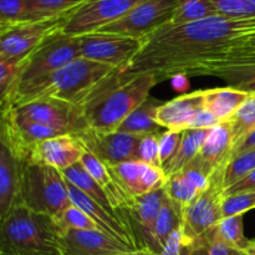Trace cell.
<instances>
[{"label":"cell","instance_id":"obj_12","mask_svg":"<svg viewBox=\"0 0 255 255\" xmlns=\"http://www.w3.org/2000/svg\"><path fill=\"white\" fill-rule=\"evenodd\" d=\"M146 0H87L70 14L62 32L81 36L99 31L102 27L126 16Z\"/></svg>","mask_w":255,"mask_h":255},{"label":"cell","instance_id":"obj_20","mask_svg":"<svg viewBox=\"0 0 255 255\" xmlns=\"http://www.w3.org/2000/svg\"><path fill=\"white\" fill-rule=\"evenodd\" d=\"M109 167L124 188L133 197L163 188L167 182L163 169L143 162L128 161Z\"/></svg>","mask_w":255,"mask_h":255},{"label":"cell","instance_id":"obj_23","mask_svg":"<svg viewBox=\"0 0 255 255\" xmlns=\"http://www.w3.org/2000/svg\"><path fill=\"white\" fill-rule=\"evenodd\" d=\"M21 162L5 143L0 142V221L19 204Z\"/></svg>","mask_w":255,"mask_h":255},{"label":"cell","instance_id":"obj_35","mask_svg":"<svg viewBox=\"0 0 255 255\" xmlns=\"http://www.w3.org/2000/svg\"><path fill=\"white\" fill-rule=\"evenodd\" d=\"M211 1L221 16L255 21V0H211Z\"/></svg>","mask_w":255,"mask_h":255},{"label":"cell","instance_id":"obj_25","mask_svg":"<svg viewBox=\"0 0 255 255\" xmlns=\"http://www.w3.org/2000/svg\"><path fill=\"white\" fill-rule=\"evenodd\" d=\"M248 96L249 92L232 86L204 90V109L219 122H226L236 114Z\"/></svg>","mask_w":255,"mask_h":255},{"label":"cell","instance_id":"obj_22","mask_svg":"<svg viewBox=\"0 0 255 255\" xmlns=\"http://www.w3.org/2000/svg\"><path fill=\"white\" fill-rule=\"evenodd\" d=\"M80 163L84 166V168L89 172L90 176L100 184L106 196L109 197L111 206L117 213L124 214L125 211L131 208L133 206L136 197L131 196L126 189L124 188L119 179L115 177L112 171L107 164L100 161L96 156H94L90 152L85 151L82 154Z\"/></svg>","mask_w":255,"mask_h":255},{"label":"cell","instance_id":"obj_32","mask_svg":"<svg viewBox=\"0 0 255 255\" xmlns=\"http://www.w3.org/2000/svg\"><path fill=\"white\" fill-rule=\"evenodd\" d=\"M218 11L211 0H182L169 25H182L217 16Z\"/></svg>","mask_w":255,"mask_h":255},{"label":"cell","instance_id":"obj_29","mask_svg":"<svg viewBox=\"0 0 255 255\" xmlns=\"http://www.w3.org/2000/svg\"><path fill=\"white\" fill-rule=\"evenodd\" d=\"M228 124L232 129L234 148H237L255 131V92H249L248 99L228 120Z\"/></svg>","mask_w":255,"mask_h":255},{"label":"cell","instance_id":"obj_28","mask_svg":"<svg viewBox=\"0 0 255 255\" xmlns=\"http://www.w3.org/2000/svg\"><path fill=\"white\" fill-rule=\"evenodd\" d=\"M61 173L67 182H70V183L74 184L75 187H77L80 191H82L86 196H89L90 198L94 199L96 203H99L100 206L104 207V208L106 209V211H109L110 213L117 214V216H121L124 217V218H126L125 213L120 214L112 208L111 202H110L109 197L106 196L104 189H102L101 187H100V184L90 176L89 172L84 168V166H82L80 162L79 163L74 164V166L69 167V168L65 169V171H62Z\"/></svg>","mask_w":255,"mask_h":255},{"label":"cell","instance_id":"obj_30","mask_svg":"<svg viewBox=\"0 0 255 255\" xmlns=\"http://www.w3.org/2000/svg\"><path fill=\"white\" fill-rule=\"evenodd\" d=\"M243 222V216H234L222 219L214 229L212 242H219L237 251L244 252L249 241L244 236Z\"/></svg>","mask_w":255,"mask_h":255},{"label":"cell","instance_id":"obj_6","mask_svg":"<svg viewBox=\"0 0 255 255\" xmlns=\"http://www.w3.org/2000/svg\"><path fill=\"white\" fill-rule=\"evenodd\" d=\"M229 162L222 164L209 178L208 187L182 212L181 228L187 243L196 253L208 252L212 236L223 219L222 202L224 199V176Z\"/></svg>","mask_w":255,"mask_h":255},{"label":"cell","instance_id":"obj_5","mask_svg":"<svg viewBox=\"0 0 255 255\" xmlns=\"http://www.w3.org/2000/svg\"><path fill=\"white\" fill-rule=\"evenodd\" d=\"M19 202L54 221L61 218L71 206L67 182L61 171L29 159L21 162Z\"/></svg>","mask_w":255,"mask_h":255},{"label":"cell","instance_id":"obj_11","mask_svg":"<svg viewBox=\"0 0 255 255\" xmlns=\"http://www.w3.org/2000/svg\"><path fill=\"white\" fill-rule=\"evenodd\" d=\"M69 16L0 27V60L26 59L47 36L62 30Z\"/></svg>","mask_w":255,"mask_h":255},{"label":"cell","instance_id":"obj_48","mask_svg":"<svg viewBox=\"0 0 255 255\" xmlns=\"http://www.w3.org/2000/svg\"><path fill=\"white\" fill-rule=\"evenodd\" d=\"M243 253L246 255H255V238L252 239V241H249L248 246H247V248L244 249Z\"/></svg>","mask_w":255,"mask_h":255},{"label":"cell","instance_id":"obj_14","mask_svg":"<svg viewBox=\"0 0 255 255\" xmlns=\"http://www.w3.org/2000/svg\"><path fill=\"white\" fill-rule=\"evenodd\" d=\"M191 76H217L228 86L255 92V55L229 51L221 59L206 61L197 66Z\"/></svg>","mask_w":255,"mask_h":255},{"label":"cell","instance_id":"obj_26","mask_svg":"<svg viewBox=\"0 0 255 255\" xmlns=\"http://www.w3.org/2000/svg\"><path fill=\"white\" fill-rule=\"evenodd\" d=\"M162 102L154 99H147L139 107L127 116V119L120 125L117 131L126 133L141 134H161V128L163 127L157 122V110Z\"/></svg>","mask_w":255,"mask_h":255},{"label":"cell","instance_id":"obj_39","mask_svg":"<svg viewBox=\"0 0 255 255\" xmlns=\"http://www.w3.org/2000/svg\"><path fill=\"white\" fill-rule=\"evenodd\" d=\"M55 222L60 233L67 229H99L97 224L84 211L72 204L64 212L61 218Z\"/></svg>","mask_w":255,"mask_h":255},{"label":"cell","instance_id":"obj_33","mask_svg":"<svg viewBox=\"0 0 255 255\" xmlns=\"http://www.w3.org/2000/svg\"><path fill=\"white\" fill-rule=\"evenodd\" d=\"M181 212L174 207V204L172 203L168 199V197L166 196L163 206H162L158 217H157L156 228H154V237H156L157 244V255L161 253L164 244H166L167 239H168V237L173 233L174 229H177L181 226Z\"/></svg>","mask_w":255,"mask_h":255},{"label":"cell","instance_id":"obj_10","mask_svg":"<svg viewBox=\"0 0 255 255\" xmlns=\"http://www.w3.org/2000/svg\"><path fill=\"white\" fill-rule=\"evenodd\" d=\"M79 40L81 57L117 70L125 69L143 46V39L100 31L81 35Z\"/></svg>","mask_w":255,"mask_h":255},{"label":"cell","instance_id":"obj_43","mask_svg":"<svg viewBox=\"0 0 255 255\" xmlns=\"http://www.w3.org/2000/svg\"><path fill=\"white\" fill-rule=\"evenodd\" d=\"M253 191H255V169H253L251 173L247 174L246 177H243V178L239 182H237L236 184L226 188V191H224V197L231 196V194L242 193V192Z\"/></svg>","mask_w":255,"mask_h":255},{"label":"cell","instance_id":"obj_41","mask_svg":"<svg viewBox=\"0 0 255 255\" xmlns=\"http://www.w3.org/2000/svg\"><path fill=\"white\" fill-rule=\"evenodd\" d=\"M184 131H167L159 134V159L162 168L174 158L181 147Z\"/></svg>","mask_w":255,"mask_h":255},{"label":"cell","instance_id":"obj_7","mask_svg":"<svg viewBox=\"0 0 255 255\" xmlns=\"http://www.w3.org/2000/svg\"><path fill=\"white\" fill-rule=\"evenodd\" d=\"M77 57H81L79 36L67 35L62 30L47 36L24 60L16 84L9 96L1 102V106L7 104L20 91L66 66Z\"/></svg>","mask_w":255,"mask_h":255},{"label":"cell","instance_id":"obj_47","mask_svg":"<svg viewBox=\"0 0 255 255\" xmlns=\"http://www.w3.org/2000/svg\"><path fill=\"white\" fill-rule=\"evenodd\" d=\"M119 255H157V254L153 253V252L148 251V249H138V251L124 252V253H121Z\"/></svg>","mask_w":255,"mask_h":255},{"label":"cell","instance_id":"obj_9","mask_svg":"<svg viewBox=\"0 0 255 255\" xmlns=\"http://www.w3.org/2000/svg\"><path fill=\"white\" fill-rule=\"evenodd\" d=\"M181 1L182 0H146L126 16L102 27L99 31L144 39L171 21Z\"/></svg>","mask_w":255,"mask_h":255},{"label":"cell","instance_id":"obj_34","mask_svg":"<svg viewBox=\"0 0 255 255\" xmlns=\"http://www.w3.org/2000/svg\"><path fill=\"white\" fill-rule=\"evenodd\" d=\"M34 21L26 0H0V27Z\"/></svg>","mask_w":255,"mask_h":255},{"label":"cell","instance_id":"obj_36","mask_svg":"<svg viewBox=\"0 0 255 255\" xmlns=\"http://www.w3.org/2000/svg\"><path fill=\"white\" fill-rule=\"evenodd\" d=\"M253 169H255V148L237 154L229 161L226 168V176H224L226 188L236 184Z\"/></svg>","mask_w":255,"mask_h":255},{"label":"cell","instance_id":"obj_40","mask_svg":"<svg viewBox=\"0 0 255 255\" xmlns=\"http://www.w3.org/2000/svg\"><path fill=\"white\" fill-rule=\"evenodd\" d=\"M136 161L162 168L159 159V134H146L142 137L137 147Z\"/></svg>","mask_w":255,"mask_h":255},{"label":"cell","instance_id":"obj_4","mask_svg":"<svg viewBox=\"0 0 255 255\" xmlns=\"http://www.w3.org/2000/svg\"><path fill=\"white\" fill-rule=\"evenodd\" d=\"M0 255H61L56 222L16 204L0 221Z\"/></svg>","mask_w":255,"mask_h":255},{"label":"cell","instance_id":"obj_2","mask_svg":"<svg viewBox=\"0 0 255 255\" xmlns=\"http://www.w3.org/2000/svg\"><path fill=\"white\" fill-rule=\"evenodd\" d=\"M157 84L159 80L154 72H112L81 106L89 127L96 131H117L127 116L148 99Z\"/></svg>","mask_w":255,"mask_h":255},{"label":"cell","instance_id":"obj_15","mask_svg":"<svg viewBox=\"0 0 255 255\" xmlns=\"http://www.w3.org/2000/svg\"><path fill=\"white\" fill-rule=\"evenodd\" d=\"M67 188L72 206H76L77 208L84 211L97 224L99 231L116 239L129 251H138V242L126 218L110 213L70 182H67Z\"/></svg>","mask_w":255,"mask_h":255},{"label":"cell","instance_id":"obj_44","mask_svg":"<svg viewBox=\"0 0 255 255\" xmlns=\"http://www.w3.org/2000/svg\"><path fill=\"white\" fill-rule=\"evenodd\" d=\"M206 255H246L243 252L237 251V249L231 248V247L222 244L219 242H212L208 252Z\"/></svg>","mask_w":255,"mask_h":255},{"label":"cell","instance_id":"obj_42","mask_svg":"<svg viewBox=\"0 0 255 255\" xmlns=\"http://www.w3.org/2000/svg\"><path fill=\"white\" fill-rule=\"evenodd\" d=\"M221 122L206 109H202L196 116L193 117L191 122L188 125V128L187 129H209L213 128L214 126L219 125Z\"/></svg>","mask_w":255,"mask_h":255},{"label":"cell","instance_id":"obj_21","mask_svg":"<svg viewBox=\"0 0 255 255\" xmlns=\"http://www.w3.org/2000/svg\"><path fill=\"white\" fill-rule=\"evenodd\" d=\"M204 109V90L182 95L164 102L157 110L156 120L169 131H187L189 122Z\"/></svg>","mask_w":255,"mask_h":255},{"label":"cell","instance_id":"obj_16","mask_svg":"<svg viewBox=\"0 0 255 255\" xmlns=\"http://www.w3.org/2000/svg\"><path fill=\"white\" fill-rule=\"evenodd\" d=\"M164 199H166V192L163 187L151 193L136 197L133 206L124 212L136 236L139 249H148L157 254L154 228Z\"/></svg>","mask_w":255,"mask_h":255},{"label":"cell","instance_id":"obj_19","mask_svg":"<svg viewBox=\"0 0 255 255\" xmlns=\"http://www.w3.org/2000/svg\"><path fill=\"white\" fill-rule=\"evenodd\" d=\"M84 152V147L79 143L75 136L66 134L37 142L30 149L27 159L51 166L62 172L79 163Z\"/></svg>","mask_w":255,"mask_h":255},{"label":"cell","instance_id":"obj_24","mask_svg":"<svg viewBox=\"0 0 255 255\" xmlns=\"http://www.w3.org/2000/svg\"><path fill=\"white\" fill-rule=\"evenodd\" d=\"M208 183L209 178L196 169L187 167L179 173L167 177L164 192L182 214V212L208 187Z\"/></svg>","mask_w":255,"mask_h":255},{"label":"cell","instance_id":"obj_3","mask_svg":"<svg viewBox=\"0 0 255 255\" xmlns=\"http://www.w3.org/2000/svg\"><path fill=\"white\" fill-rule=\"evenodd\" d=\"M116 70L110 65L77 57L66 66L15 95L7 104L2 105L1 111L45 97L61 100L81 107L92 91Z\"/></svg>","mask_w":255,"mask_h":255},{"label":"cell","instance_id":"obj_18","mask_svg":"<svg viewBox=\"0 0 255 255\" xmlns=\"http://www.w3.org/2000/svg\"><path fill=\"white\" fill-rule=\"evenodd\" d=\"M233 149L234 142L231 126L228 121L221 122L211 129L201 151L188 167L198 171L207 178H211L222 164L231 161Z\"/></svg>","mask_w":255,"mask_h":255},{"label":"cell","instance_id":"obj_17","mask_svg":"<svg viewBox=\"0 0 255 255\" xmlns=\"http://www.w3.org/2000/svg\"><path fill=\"white\" fill-rule=\"evenodd\" d=\"M61 255H119L129 249L99 229H67L60 233Z\"/></svg>","mask_w":255,"mask_h":255},{"label":"cell","instance_id":"obj_1","mask_svg":"<svg viewBox=\"0 0 255 255\" xmlns=\"http://www.w3.org/2000/svg\"><path fill=\"white\" fill-rule=\"evenodd\" d=\"M254 34V20L221 15L188 24H167L144 37L141 51L119 71L126 75L154 72L159 82L191 76L197 66L221 59Z\"/></svg>","mask_w":255,"mask_h":255},{"label":"cell","instance_id":"obj_45","mask_svg":"<svg viewBox=\"0 0 255 255\" xmlns=\"http://www.w3.org/2000/svg\"><path fill=\"white\" fill-rule=\"evenodd\" d=\"M254 148H255V131L247 137L246 141H244L243 143H241L237 148L233 149V152H232V158L236 157L237 154L243 153V152L249 151V149H254Z\"/></svg>","mask_w":255,"mask_h":255},{"label":"cell","instance_id":"obj_46","mask_svg":"<svg viewBox=\"0 0 255 255\" xmlns=\"http://www.w3.org/2000/svg\"><path fill=\"white\" fill-rule=\"evenodd\" d=\"M232 51H239V52H247V54H254L255 55V34L252 36L247 37L246 41L242 42L241 45L234 47Z\"/></svg>","mask_w":255,"mask_h":255},{"label":"cell","instance_id":"obj_38","mask_svg":"<svg viewBox=\"0 0 255 255\" xmlns=\"http://www.w3.org/2000/svg\"><path fill=\"white\" fill-rule=\"evenodd\" d=\"M25 59L0 60V101H4L14 89Z\"/></svg>","mask_w":255,"mask_h":255},{"label":"cell","instance_id":"obj_13","mask_svg":"<svg viewBox=\"0 0 255 255\" xmlns=\"http://www.w3.org/2000/svg\"><path fill=\"white\" fill-rule=\"evenodd\" d=\"M142 137L141 134L120 131H96L89 127L76 134L75 138L85 151L96 156L105 164L116 166L124 162L136 161V151Z\"/></svg>","mask_w":255,"mask_h":255},{"label":"cell","instance_id":"obj_37","mask_svg":"<svg viewBox=\"0 0 255 255\" xmlns=\"http://www.w3.org/2000/svg\"><path fill=\"white\" fill-rule=\"evenodd\" d=\"M252 209H255V191L226 196L222 202L223 219L234 216H244V213Z\"/></svg>","mask_w":255,"mask_h":255},{"label":"cell","instance_id":"obj_8","mask_svg":"<svg viewBox=\"0 0 255 255\" xmlns=\"http://www.w3.org/2000/svg\"><path fill=\"white\" fill-rule=\"evenodd\" d=\"M4 111H10L26 121L51 127L62 134L76 136L89 128L81 107L50 97L24 102Z\"/></svg>","mask_w":255,"mask_h":255},{"label":"cell","instance_id":"obj_31","mask_svg":"<svg viewBox=\"0 0 255 255\" xmlns=\"http://www.w3.org/2000/svg\"><path fill=\"white\" fill-rule=\"evenodd\" d=\"M35 21L69 15L87 0H26Z\"/></svg>","mask_w":255,"mask_h":255},{"label":"cell","instance_id":"obj_27","mask_svg":"<svg viewBox=\"0 0 255 255\" xmlns=\"http://www.w3.org/2000/svg\"><path fill=\"white\" fill-rule=\"evenodd\" d=\"M211 129L212 128L187 129V131H184L183 139H182V143L178 152L174 156V158L162 168L167 177L179 173V172H182L186 167H188L191 164V162L196 158L197 154L201 151L202 146L206 142Z\"/></svg>","mask_w":255,"mask_h":255}]
</instances>
